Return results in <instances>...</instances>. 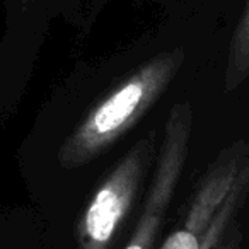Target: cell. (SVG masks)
<instances>
[{
  "label": "cell",
  "mask_w": 249,
  "mask_h": 249,
  "mask_svg": "<svg viewBox=\"0 0 249 249\" xmlns=\"http://www.w3.org/2000/svg\"><path fill=\"white\" fill-rule=\"evenodd\" d=\"M184 63V50L174 48L152 56L113 86L67 135L58 149V164L77 169L113 147L160 99Z\"/></svg>",
  "instance_id": "1"
},
{
  "label": "cell",
  "mask_w": 249,
  "mask_h": 249,
  "mask_svg": "<svg viewBox=\"0 0 249 249\" xmlns=\"http://www.w3.org/2000/svg\"><path fill=\"white\" fill-rule=\"evenodd\" d=\"M156 156V135L142 137L94 191L75 227L77 249H113Z\"/></svg>",
  "instance_id": "2"
},
{
  "label": "cell",
  "mask_w": 249,
  "mask_h": 249,
  "mask_svg": "<svg viewBox=\"0 0 249 249\" xmlns=\"http://www.w3.org/2000/svg\"><path fill=\"white\" fill-rule=\"evenodd\" d=\"M193 121L195 111L190 101H181L171 107L142 210L124 249H154L156 246L186 166Z\"/></svg>",
  "instance_id": "3"
},
{
  "label": "cell",
  "mask_w": 249,
  "mask_h": 249,
  "mask_svg": "<svg viewBox=\"0 0 249 249\" xmlns=\"http://www.w3.org/2000/svg\"><path fill=\"white\" fill-rule=\"evenodd\" d=\"M248 162L249 143L246 140H237L220 150L198 181L181 227L171 232L159 249H201L215 215Z\"/></svg>",
  "instance_id": "4"
},
{
  "label": "cell",
  "mask_w": 249,
  "mask_h": 249,
  "mask_svg": "<svg viewBox=\"0 0 249 249\" xmlns=\"http://www.w3.org/2000/svg\"><path fill=\"white\" fill-rule=\"evenodd\" d=\"M249 196V162L242 167L229 196L217 212L201 249H241L242 231L237 215Z\"/></svg>",
  "instance_id": "5"
},
{
  "label": "cell",
  "mask_w": 249,
  "mask_h": 249,
  "mask_svg": "<svg viewBox=\"0 0 249 249\" xmlns=\"http://www.w3.org/2000/svg\"><path fill=\"white\" fill-rule=\"evenodd\" d=\"M249 79V0H246L239 22L232 33L224 70V89H239Z\"/></svg>",
  "instance_id": "6"
},
{
  "label": "cell",
  "mask_w": 249,
  "mask_h": 249,
  "mask_svg": "<svg viewBox=\"0 0 249 249\" xmlns=\"http://www.w3.org/2000/svg\"><path fill=\"white\" fill-rule=\"evenodd\" d=\"M26 2H28V0H26Z\"/></svg>",
  "instance_id": "7"
}]
</instances>
